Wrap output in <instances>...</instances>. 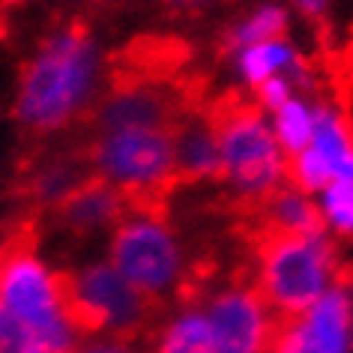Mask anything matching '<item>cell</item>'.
Instances as JSON below:
<instances>
[{"label":"cell","mask_w":353,"mask_h":353,"mask_svg":"<svg viewBox=\"0 0 353 353\" xmlns=\"http://www.w3.org/2000/svg\"><path fill=\"white\" fill-rule=\"evenodd\" d=\"M99 75L102 57L96 42L66 28L42 42L24 69L15 111L30 129H60L93 102Z\"/></svg>","instance_id":"1"},{"label":"cell","mask_w":353,"mask_h":353,"mask_svg":"<svg viewBox=\"0 0 353 353\" xmlns=\"http://www.w3.org/2000/svg\"><path fill=\"white\" fill-rule=\"evenodd\" d=\"M0 303L19 317L33 341L54 353L78 350V321L69 308V290L48 263L15 245L0 254Z\"/></svg>","instance_id":"2"},{"label":"cell","mask_w":353,"mask_h":353,"mask_svg":"<svg viewBox=\"0 0 353 353\" xmlns=\"http://www.w3.org/2000/svg\"><path fill=\"white\" fill-rule=\"evenodd\" d=\"M335 249L326 234H276L261 245V294L281 314H303L335 288Z\"/></svg>","instance_id":"3"},{"label":"cell","mask_w":353,"mask_h":353,"mask_svg":"<svg viewBox=\"0 0 353 353\" xmlns=\"http://www.w3.org/2000/svg\"><path fill=\"white\" fill-rule=\"evenodd\" d=\"M222 144V174L245 198H270L288 176V153L261 108H240L216 120Z\"/></svg>","instance_id":"4"},{"label":"cell","mask_w":353,"mask_h":353,"mask_svg":"<svg viewBox=\"0 0 353 353\" xmlns=\"http://www.w3.org/2000/svg\"><path fill=\"white\" fill-rule=\"evenodd\" d=\"M93 165L105 183L123 195H150L165 189L176 176L174 132L168 129H126L102 132L93 150Z\"/></svg>","instance_id":"5"},{"label":"cell","mask_w":353,"mask_h":353,"mask_svg":"<svg viewBox=\"0 0 353 353\" xmlns=\"http://www.w3.org/2000/svg\"><path fill=\"white\" fill-rule=\"evenodd\" d=\"M111 263L147 296H162L180 281L183 252L162 219L138 213L123 219L114 231Z\"/></svg>","instance_id":"6"},{"label":"cell","mask_w":353,"mask_h":353,"mask_svg":"<svg viewBox=\"0 0 353 353\" xmlns=\"http://www.w3.org/2000/svg\"><path fill=\"white\" fill-rule=\"evenodd\" d=\"M69 308L81 330L132 332L147 314V294L138 290L114 263H90L66 281Z\"/></svg>","instance_id":"7"},{"label":"cell","mask_w":353,"mask_h":353,"mask_svg":"<svg viewBox=\"0 0 353 353\" xmlns=\"http://www.w3.org/2000/svg\"><path fill=\"white\" fill-rule=\"evenodd\" d=\"M204 314L219 353H272L279 332H272L270 303L263 294L228 288L210 299Z\"/></svg>","instance_id":"8"},{"label":"cell","mask_w":353,"mask_h":353,"mask_svg":"<svg viewBox=\"0 0 353 353\" xmlns=\"http://www.w3.org/2000/svg\"><path fill=\"white\" fill-rule=\"evenodd\" d=\"M353 350V294L332 288L303 314H294L276 335L272 353H350Z\"/></svg>","instance_id":"9"},{"label":"cell","mask_w":353,"mask_h":353,"mask_svg":"<svg viewBox=\"0 0 353 353\" xmlns=\"http://www.w3.org/2000/svg\"><path fill=\"white\" fill-rule=\"evenodd\" d=\"M288 174L296 189L323 192L330 183H353V132L347 120L332 108H317L314 138L303 153L290 156Z\"/></svg>","instance_id":"10"},{"label":"cell","mask_w":353,"mask_h":353,"mask_svg":"<svg viewBox=\"0 0 353 353\" xmlns=\"http://www.w3.org/2000/svg\"><path fill=\"white\" fill-rule=\"evenodd\" d=\"M171 117V105L162 90L150 84L117 87L99 108L102 132H126V129H165Z\"/></svg>","instance_id":"11"},{"label":"cell","mask_w":353,"mask_h":353,"mask_svg":"<svg viewBox=\"0 0 353 353\" xmlns=\"http://www.w3.org/2000/svg\"><path fill=\"white\" fill-rule=\"evenodd\" d=\"M174 159L176 174L192 180H207L222 174V144H219L216 123L189 120L174 132Z\"/></svg>","instance_id":"12"},{"label":"cell","mask_w":353,"mask_h":353,"mask_svg":"<svg viewBox=\"0 0 353 353\" xmlns=\"http://www.w3.org/2000/svg\"><path fill=\"white\" fill-rule=\"evenodd\" d=\"M60 213L72 231H99L120 219L123 192L105 180H87L66 204H60Z\"/></svg>","instance_id":"13"},{"label":"cell","mask_w":353,"mask_h":353,"mask_svg":"<svg viewBox=\"0 0 353 353\" xmlns=\"http://www.w3.org/2000/svg\"><path fill=\"white\" fill-rule=\"evenodd\" d=\"M236 69H240L243 81L258 90L261 84H267L270 78H279V75L299 78L303 60H299L296 48L288 39H272V42H261V46H249L236 51Z\"/></svg>","instance_id":"14"},{"label":"cell","mask_w":353,"mask_h":353,"mask_svg":"<svg viewBox=\"0 0 353 353\" xmlns=\"http://www.w3.org/2000/svg\"><path fill=\"white\" fill-rule=\"evenodd\" d=\"M267 216L276 234H323V216L317 201L296 186H281L270 195Z\"/></svg>","instance_id":"15"},{"label":"cell","mask_w":353,"mask_h":353,"mask_svg":"<svg viewBox=\"0 0 353 353\" xmlns=\"http://www.w3.org/2000/svg\"><path fill=\"white\" fill-rule=\"evenodd\" d=\"M153 353H219L207 314L195 308L180 312L174 321H168Z\"/></svg>","instance_id":"16"},{"label":"cell","mask_w":353,"mask_h":353,"mask_svg":"<svg viewBox=\"0 0 353 353\" xmlns=\"http://www.w3.org/2000/svg\"><path fill=\"white\" fill-rule=\"evenodd\" d=\"M270 123H272V132H276L281 150H285L288 156H296V153H303L314 138L317 108L308 105L305 99H299V96H294V99H288L279 111H272Z\"/></svg>","instance_id":"17"},{"label":"cell","mask_w":353,"mask_h":353,"mask_svg":"<svg viewBox=\"0 0 353 353\" xmlns=\"http://www.w3.org/2000/svg\"><path fill=\"white\" fill-rule=\"evenodd\" d=\"M288 30V12L276 3H263L254 12H249L245 19L231 30V46L236 51L249 48V46H261V42H272L281 39Z\"/></svg>","instance_id":"18"},{"label":"cell","mask_w":353,"mask_h":353,"mask_svg":"<svg viewBox=\"0 0 353 353\" xmlns=\"http://www.w3.org/2000/svg\"><path fill=\"white\" fill-rule=\"evenodd\" d=\"M84 174L75 162H60V165H48L46 171L37 176V195L46 204H66L78 189L84 186Z\"/></svg>","instance_id":"19"},{"label":"cell","mask_w":353,"mask_h":353,"mask_svg":"<svg viewBox=\"0 0 353 353\" xmlns=\"http://www.w3.org/2000/svg\"><path fill=\"white\" fill-rule=\"evenodd\" d=\"M317 207H321L323 225L335 234H353V183L339 180L330 183L321 198H317Z\"/></svg>","instance_id":"20"},{"label":"cell","mask_w":353,"mask_h":353,"mask_svg":"<svg viewBox=\"0 0 353 353\" xmlns=\"http://www.w3.org/2000/svg\"><path fill=\"white\" fill-rule=\"evenodd\" d=\"M28 344H37L33 335L28 332V326L0 303V353H15V350L28 347Z\"/></svg>","instance_id":"21"},{"label":"cell","mask_w":353,"mask_h":353,"mask_svg":"<svg viewBox=\"0 0 353 353\" xmlns=\"http://www.w3.org/2000/svg\"><path fill=\"white\" fill-rule=\"evenodd\" d=\"M294 81H296V78H290V75H279V78H270L267 84H261V87H258V102H261V108L279 111L288 99H294Z\"/></svg>","instance_id":"22"},{"label":"cell","mask_w":353,"mask_h":353,"mask_svg":"<svg viewBox=\"0 0 353 353\" xmlns=\"http://www.w3.org/2000/svg\"><path fill=\"white\" fill-rule=\"evenodd\" d=\"M75 353H135V347H129L126 341H117V339H99L78 347Z\"/></svg>","instance_id":"23"},{"label":"cell","mask_w":353,"mask_h":353,"mask_svg":"<svg viewBox=\"0 0 353 353\" xmlns=\"http://www.w3.org/2000/svg\"><path fill=\"white\" fill-rule=\"evenodd\" d=\"M294 3L305 15H312V19H314V15H323V10H326V3H330V0H294Z\"/></svg>","instance_id":"24"},{"label":"cell","mask_w":353,"mask_h":353,"mask_svg":"<svg viewBox=\"0 0 353 353\" xmlns=\"http://www.w3.org/2000/svg\"><path fill=\"white\" fill-rule=\"evenodd\" d=\"M344 75H347V84L353 87V46L344 51Z\"/></svg>","instance_id":"25"},{"label":"cell","mask_w":353,"mask_h":353,"mask_svg":"<svg viewBox=\"0 0 353 353\" xmlns=\"http://www.w3.org/2000/svg\"><path fill=\"white\" fill-rule=\"evenodd\" d=\"M15 353H54V350L42 347V344H28V347H21V350H15Z\"/></svg>","instance_id":"26"},{"label":"cell","mask_w":353,"mask_h":353,"mask_svg":"<svg viewBox=\"0 0 353 353\" xmlns=\"http://www.w3.org/2000/svg\"><path fill=\"white\" fill-rule=\"evenodd\" d=\"M201 3H219V0H201Z\"/></svg>","instance_id":"27"},{"label":"cell","mask_w":353,"mask_h":353,"mask_svg":"<svg viewBox=\"0 0 353 353\" xmlns=\"http://www.w3.org/2000/svg\"><path fill=\"white\" fill-rule=\"evenodd\" d=\"M12 3H21V0H12Z\"/></svg>","instance_id":"28"}]
</instances>
